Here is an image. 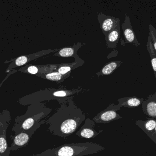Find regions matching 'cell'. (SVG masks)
Segmentation results:
<instances>
[{
  "mask_svg": "<svg viewBox=\"0 0 156 156\" xmlns=\"http://www.w3.org/2000/svg\"><path fill=\"white\" fill-rule=\"evenodd\" d=\"M95 123L93 120H91L90 118H87L85 120L84 125L76 133V135L78 136L80 138L85 139L94 138L103 132V130L100 132H97L94 130Z\"/></svg>",
  "mask_w": 156,
  "mask_h": 156,
  "instance_id": "11",
  "label": "cell"
},
{
  "mask_svg": "<svg viewBox=\"0 0 156 156\" xmlns=\"http://www.w3.org/2000/svg\"><path fill=\"white\" fill-rule=\"evenodd\" d=\"M147 48L148 50V53L151 58V64H152V68L154 73L155 77L156 78V53L154 51L153 44H152V40L150 37L148 36L147 40Z\"/></svg>",
  "mask_w": 156,
  "mask_h": 156,
  "instance_id": "21",
  "label": "cell"
},
{
  "mask_svg": "<svg viewBox=\"0 0 156 156\" xmlns=\"http://www.w3.org/2000/svg\"><path fill=\"white\" fill-rule=\"evenodd\" d=\"M121 107L122 106L119 104L117 105L114 103L110 104L106 109L94 116L93 120L97 123L106 124L122 119V117L117 113V111L121 110Z\"/></svg>",
  "mask_w": 156,
  "mask_h": 156,
  "instance_id": "6",
  "label": "cell"
},
{
  "mask_svg": "<svg viewBox=\"0 0 156 156\" xmlns=\"http://www.w3.org/2000/svg\"><path fill=\"white\" fill-rule=\"evenodd\" d=\"M36 129H32L28 131L21 132L15 135H11V137L12 140V143L11 147V151H15L22 147H25L28 145L32 136Z\"/></svg>",
  "mask_w": 156,
  "mask_h": 156,
  "instance_id": "8",
  "label": "cell"
},
{
  "mask_svg": "<svg viewBox=\"0 0 156 156\" xmlns=\"http://www.w3.org/2000/svg\"><path fill=\"white\" fill-rule=\"evenodd\" d=\"M51 111V108L46 107L43 103L31 104L24 115L16 117L12 131L15 134H17L21 132L32 129L37 130L43 124L45 123V120L40 121L47 116Z\"/></svg>",
  "mask_w": 156,
  "mask_h": 156,
  "instance_id": "2",
  "label": "cell"
},
{
  "mask_svg": "<svg viewBox=\"0 0 156 156\" xmlns=\"http://www.w3.org/2000/svg\"><path fill=\"white\" fill-rule=\"evenodd\" d=\"M136 124L147 134L156 144V137L154 132L156 125V119L148 118L146 121L136 120Z\"/></svg>",
  "mask_w": 156,
  "mask_h": 156,
  "instance_id": "14",
  "label": "cell"
},
{
  "mask_svg": "<svg viewBox=\"0 0 156 156\" xmlns=\"http://www.w3.org/2000/svg\"><path fill=\"white\" fill-rule=\"evenodd\" d=\"M83 45V44L79 42L76 44L74 45L73 46L58 49V51L54 54V56L63 58L72 57L75 58V60L81 61L82 59L80 58L77 53L79 49Z\"/></svg>",
  "mask_w": 156,
  "mask_h": 156,
  "instance_id": "13",
  "label": "cell"
},
{
  "mask_svg": "<svg viewBox=\"0 0 156 156\" xmlns=\"http://www.w3.org/2000/svg\"><path fill=\"white\" fill-rule=\"evenodd\" d=\"M118 104L122 107L126 108H134L137 107L142 104L144 99L143 98H139L136 96H130V97H124L118 99Z\"/></svg>",
  "mask_w": 156,
  "mask_h": 156,
  "instance_id": "18",
  "label": "cell"
},
{
  "mask_svg": "<svg viewBox=\"0 0 156 156\" xmlns=\"http://www.w3.org/2000/svg\"><path fill=\"white\" fill-rule=\"evenodd\" d=\"M82 89L66 90L61 89H47L34 93L23 98V104H31L33 103L42 102L44 101L56 100L59 103H64L69 99L73 98L72 95L80 93Z\"/></svg>",
  "mask_w": 156,
  "mask_h": 156,
  "instance_id": "4",
  "label": "cell"
},
{
  "mask_svg": "<svg viewBox=\"0 0 156 156\" xmlns=\"http://www.w3.org/2000/svg\"><path fill=\"white\" fill-rule=\"evenodd\" d=\"M105 37L107 48L115 49L121 37L120 25L110 31Z\"/></svg>",
  "mask_w": 156,
  "mask_h": 156,
  "instance_id": "17",
  "label": "cell"
},
{
  "mask_svg": "<svg viewBox=\"0 0 156 156\" xmlns=\"http://www.w3.org/2000/svg\"><path fill=\"white\" fill-rule=\"evenodd\" d=\"M122 62L121 60L112 61L106 64L103 67L101 70L96 73L97 76H110L121 66Z\"/></svg>",
  "mask_w": 156,
  "mask_h": 156,
  "instance_id": "19",
  "label": "cell"
},
{
  "mask_svg": "<svg viewBox=\"0 0 156 156\" xmlns=\"http://www.w3.org/2000/svg\"><path fill=\"white\" fill-rule=\"evenodd\" d=\"M154 134H155V136L156 137V125L155 128Z\"/></svg>",
  "mask_w": 156,
  "mask_h": 156,
  "instance_id": "23",
  "label": "cell"
},
{
  "mask_svg": "<svg viewBox=\"0 0 156 156\" xmlns=\"http://www.w3.org/2000/svg\"><path fill=\"white\" fill-rule=\"evenodd\" d=\"M37 76L52 81L56 82L61 83L63 82L66 79L69 77L67 76H63L58 71L55 70L48 73H44V74H40L38 75Z\"/></svg>",
  "mask_w": 156,
  "mask_h": 156,
  "instance_id": "20",
  "label": "cell"
},
{
  "mask_svg": "<svg viewBox=\"0 0 156 156\" xmlns=\"http://www.w3.org/2000/svg\"><path fill=\"white\" fill-rule=\"evenodd\" d=\"M11 119L8 111H4L0 113V156H9L11 151L8 147L6 136Z\"/></svg>",
  "mask_w": 156,
  "mask_h": 156,
  "instance_id": "5",
  "label": "cell"
},
{
  "mask_svg": "<svg viewBox=\"0 0 156 156\" xmlns=\"http://www.w3.org/2000/svg\"><path fill=\"white\" fill-rule=\"evenodd\" d=\"M103 147L93 143L66 144L31 156H83L99 153Z\"/></svg>",
  "mask_w": 156,
  "mask_h": 156,
  "instance_id": "3",
  "label": "cell"
},
{
  "mask_svg": "<svg viewBox=\"0 0 156 156\" xmlns=\"http://www.w3.org/2000/svg\"><path fill=\"white\" fill-rule=\"evenodd\" d=\"M85 117L71 98L67 102L61 104L57 111L45 122L49 125L48 130L53 135L66 138L77 130Z\"/></svg>",
  "mask_w": 156,
  "mask_h": 156,
  "instance_id": "1",
  "label": "cell"
},
{
  "mask_svg": "<svg viewBox=\"0 0 156 156\" xmlns=\"http://www.w3.org/2000/svg\"><path fill=\"white\" fill-rule=\"evenodd\" d=\"M58 65V64L42 65V66L27 65L22 68L19 69L18 71L27 73V74L37 76L40 74L48 73V72L56 70Z\"/></svg>",
  "mask_w": 156,
  "mask_h": 156,
  "instance_id": "12",
  "label": "cell"
},
{
  "mask_svg": "<svg viewBox=\"0 0 156 156\" xmlns=\"http://www.w3.org/2000/svg\"><path fill=\"white\" fill-rule=\"evenodd\" d=\"M142 109L145 114L156 119V91L154 94L149 95L142 104Z\"/></svg>",
  "mask_w": 156,
  "mask_h": 156,
  "instance_id": "15",
  "label": "cell"
},
{
  "mask_svg": "<svg viewBox=\"0 0 156 156\" xmlns=\"http://www.w3.org/2000/svg\"><path fill=\"white\" fill-rule=\"evenodd\" d=\"M98 20L103 34L105 37L120 23L119 18L107 16L102 13H98Z\"/></svg>",
  "mask_w": 156,
  "mask_h": 156,
  "instance_id": "10",
  "label": "cell"
},
{
  "mask_svg": "<svg viewBox=\"0 0 156 156\" xmlns=\"http://www.w3.org/2000/svg\"><path fill=\"white\" fill-rule=\"evenodd\" d=\"M58 50V49H47V50H42V51H39L37 53H34V54H31V55L20 56L15 59H12L11 60L12 61V63L9 65L8 68L6 69L5 72L6 73H8L15 68L24 66L26 64H28L29 62L32 60L46 55L52 53H56Z\"/></svg>",
  "mask_w": 156,
  "mask_h": 156,
  "instance_id": "7",
  "label": "cell"
},
{
  "mask_svg": "<svg viewBox=\"0 0 156 156\" xmlns=\"http://www.w3.org/2000/svg\"><path fill=\"white\" fill-rule=\"evenodd\" d=\"M149 36L151 37L152 44L156 53V29L151 24L149 25Z\"/></svg>",
  "mask_w": 156,
  "mask_h": 156,
  "instance_id": "22",
  "label": "cell"
},
{
  "mask_svg": "<svg viewBox=\"0 0 156 156\" xmlns=\"http://www.w3.org/2000/svg\"><path fill=\"white\" fill-rule=\"evenodd\" d=\"M0 113H1V112H0Z\"/></svg>",
  "mask_w": 156,
  "mask_h": 156,
  "instance_id": "24",
  "label": "cell"
},
{
  "mask_svg": "<svg viewBox=\"0 0 156 156\" xmlns=\"http://www.w3.org/2000/svg\"><path fill=\"white\" fill-rule=\"evenodd\" d=\"M122 29L124 38V42L122 45L124 46L126 44H133L136 46L140 45V43L136 38L130 18L127 14H126L124 22L122 24Z\"/></svg>",
  "mask_w": 156,
  "mask_h": 156,
  "instance_id": "9",
  "label": "cell"
},
{
  "mask_svg": "<svg viewBox=\"0 0 156 156\" xmlns=\"http://www.w3.org/2000/svg\"><path fill=\"white\" fill-rule=\"evenodd\" d=\"M84 64V61L82 60L81 61L75 60L74 62L68 64H58L56 71L63 76H67L69 77L72 70L81 67Z\"/></svg>",
  "mask_w": 156,
  "mask_h": 156,
  "instance_id": "16",
  "label": "cell"
}]
</instances>
